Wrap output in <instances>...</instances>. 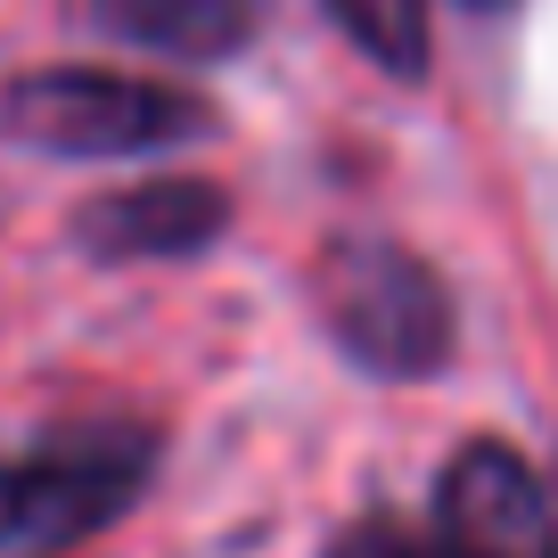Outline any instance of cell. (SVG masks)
<instances>
[{"label": "cell", "instance_id": "cell-7", "mask_svg": "<svg viewBox=\"0 0 558 558\" xmlns=\"http://www.w3.org/2000/svg\"><path fill=\"white\" fill-rule=\"evenodd\" d=\"M329 17L353 34V50L369 66H386L395 83L427 74V0H329Z\"/></svg>", "mask_w": 558, "mask_h": 558}, {"label": "cell", "instance_id": "cell-4", "mask_svg": "<svg viewBox=\"0 0 558 558\" xmlns=\"http://www.w3.org/2000/svg\"><path fill=\"white\" fill-rule=\"evenodd\" d=\"M230 230V190L197 173H157V181H123L74 206L66 239L90 263H190Z\"/></svg>", "mask_w": 558, "mask_h": 558}, {"label": "cell", "instance_id": "cell-2", "mask_svg": "<svg viewBox=\"0 0 558 558\" xmlns=\"http://www.w3.org/2000/svg\"><path fill=\"white\" fill-rule=\"evenodd\" d=\"M157 476L148 418H74L34 452L0 460V550H66L116 525Z\"/></svg>", "mask_w": 558, "mask_h": 558}, {"label": "cell", "instance_id": "cell-6", "mask_svg": "<svg viewBox=\"0 0 558 558\" xmlns=\"http://www.w3.org/2000/svg\"><path fill=\"white\" fill-rule=\"evenodd\" d=\"M90 25L157 58H239L263 25V0H83Z\"/></svg>", "mask_w": 558, "mask_h": 558}, {"label": "cell", "instance_id": "cell-5", "mask_svg": "<svg viewBox=\"0 0 558 558\" xmlns=\"http://www.w3.org/2000/svg\"><path fill=\"white\" fill-rule=\"evenodd\" d=\"M436 534L460 558H558V518L509 444L476 436L436 476Z\"/></svg>", "mask_w": 558, "mask_h": 558}, {"label": "cell", "instance_id": "cell-1", "mask_svg": "<svg viewBox=\"0 0 558 558\" xmlns=\"http://www.w3.org/2000/svg\"><path fill=\"white\" fill-rule=\"evenodd\" d=\"M0 132L34 157L123 165L206 140L214 107L181 83H148V74H116V66H34L0 90Z\"/></svg>", "mask_w": 558, "mask_h": 558}, {"label": "cell", "instance_id": "cell-9", "mask_svg": "<svg viewBox=\"0 0 558 558\" xmlns=\"http://www.w3.org/2000/svg\"><path fill=\"white\" fill-rule=\"evenodd\" d=\"M469 9H485V17H501V9H518V0H469Z\"/></svg>", "mask_w": 558, "mask_h": 558}, {"label": "cell", "instance_id": "cell-3", "mask_svg": "<svg viewBox=\"0 0 558 558\" xmlns=\"http://www.w3.org/2000/svg\"><path fill=\"white\" fill-rule=\"evenodd\" d=\"M320 329L369 378H436L452 362V296L427 255L395 239H329L313 263Z\"/></svg>", "mask_w": 558, "mask_h": 558}, {"label": "cell", "instance_id": "cell-8", "mask_svg": "<svg viewBox=\"0 0 558 558\" xmlns=\"http://www.w3.org/2000/svg\"><path fill=\"white\" fill-rule=\"evenodd\" d=\"M329 558H460V550L436 534V525H411V518L369 509V518H353L345 534L329 542Z\"/></svg>", "mask_w": 558, "mask_h": 558}]
</instances>
